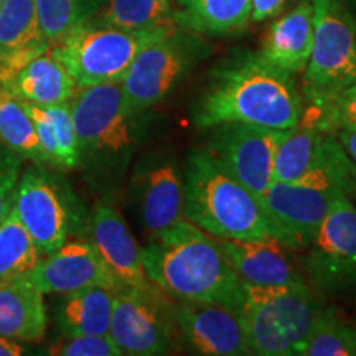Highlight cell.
I'll return each mask as SVG.
<instances>
[{
	"label": "cell",
	"instance_id": "38",
	"mask_svg": "<svg viewBox=\"0 0 356 356\" xmlns=\"http://www.w3.org/2000/svg\"><path fill=\"white\" fill-rule=\"evenodd\" d=\"M25 353V346L20 341L0 335V356H20Z\"/></svg>",
	"mask_w": 356,
	"mask_h": 356
},
{
	"label": "cell",
	"instance_id": "33",
	"mask_svg": "<svg viewBox=\"0 0 356 356\" xmlns=\"http://www.w3.org/2000/svg\"><path fill=\"white\" fill-rule=\"evenodd\" d=\"M106 0H35L40 25L48 42L55 43L70 30L96 15Z\"/></svg>",
	"mask_w": 356,
	"mask_h": 356
},
{
	"label": "cell",
	"instance_id": "29",
	"mask_svg": "<svg viewBox=\"0 0 356 356\" xmlns=\"http://www.w3.org/2000/svg\"><path fill=\"white\" fill-rule=\"evenodd\" d=\"M95 19L124 30H145L175 24L170 0H106Z\"/></svg>",
	"mask_w": 356,
	"mask_h": 356
},
{
	"label": "cell",
	"instance_id": "13",
	"mask_svg": "<svg viewBox=\"0 0 356 356\" xmlns=\"http://www.w3.org/2000/svg\"><path fill=\"white\" fill-rule=\"evenodd\" d=\"M177 327L195 353L207 356L252 355L239 312L211 302H177Z\"/></svg>",
	"mask_w": 356,
	"mask_h": 356
},
{
	"label": "cell",
	"instance_id": "10",
	"mask_svg": "<svg viewBox=\"0 0 356 356\" xmlns=\"http://www.w3.org/2000/svg\"><path fill=\"white\" fill-rule=\"evenodd\" d=\"M208 131L204 149L259 198L274 181L275 150L287 131L243 122L218 124Z\"/></svg>",
	"mask_w": 356,
	"mask_h": 356
},
{
	"label": "cell",
	"instance_id": "22",
	"mask_svg": "<svg viewBox=\"0 0 356 356\" xmlns=\"http://www.w3.org/2000/svg\"><path fill=\"white\" fill-rule=\"evenodd\" d=\"M44 293L29 275L0 284V335L35 343L47 333Z\"/></svg>",
	"mask_w": 356,
	"mask_h": 356
},
{
	"label": "cell",
	"instance_id": "25",
	"mask_svg": "<svg viewBox=\"0 0 356 356\" xmlns=\"http://www.w3.org/2000/svg\"><path fill=\"white\" fill-rule=\"evenodd\" d=\"M24 104L35 124L47 162L63 168L76 167L81 150L68 102L55 106Z\"/></svg>",
	"mask_w": 356,
	"mask_h": 356
},
{
	"label": "cell",
	"instance_id": "39",
	"mask_svg": "<svg viewBox=\"0 0 356 356\" xmlns=\"http://www.w3.org/2000/svg\"><path fill=\"white\" fill-rule=\"evenodd\" d=\"M345 3H346V7L350 8V12L353 13V17L356 20V0H345Z\"/></svg>",
	"mask_w": 356,
	"mask_h": 356
},
{
	"label": "cell",
	"instance_id": "11",
	"mask_svg": "<svg viewBox=\"0 0 356 356\" xmlns=\"http://www.w3.org/2000/svg\"><path fill=\"white\" fill-rule=\"evenodd\" d=\"M340 197L333 191L302 184L273 181L259 197L269 220L273 239L280 246L304 251L314 243L332 204Z\"/></svg>",
	"mask_w": 356,
	"mask_h": 356
},
{
	"label": "cell",
	"instance_id": "1",
	"mask_svg": "<svg viewBox=\"0 0 356 356\" xmlns=\"http://www.w3.org/2000/svg\"><path fill=\"white\" fill-rule=\"evenodd\" d=\"M302 99L293 74L269 63L259 51H236L213 70L193 122L198 129L243 122L289 131L300 122Z\"/></svg>",
	"mask_w": 356,
	"mask_h": 356
},
{
	"label": "cell",
	"instance_id": "18",
	"mask_svg": "<svg viewBox=\"0 0 356 356\" xmlns=\"http://www.w3.org/2000/svg\"><path fill=\"white\" fill-rule=\"evenodd\" d=\"M231 267L246 286L300 287L307 286L284 246L274 239H218Z\"/></svg>",
	"mask_w": 356,
	"mask_h": 356
},
{
	"label": "cell",
	"instance_id": "34",
	"mask_svg": "<svg viewBox=\"0 0 356 356\" xmlns=\"http://www.w3.org/2000/svg\"><path fill=\"white\" fill-rule=\"evenodd\" d=\"M48 355L55 356H121L111 335H63L51 345Z\"/></svg>",
	"mask_w": 356,
	"mask_h": 356
},
{
	"label": "cell",
	"instance_id": "26",
	"mask_svg": "<svg viewBox=\"0 0 356 356\" xmlns=\"http://www.w3.org/2000/svg\"><path fill=\"white\" fill-rule=\"evenodd\" d=\"M297 184L345 195L356 202V163L333 134L320 132L309 167Z\"/></svg>",
	"mask_w": 356,
	"mask_h": 356
},
{
	"label": "cell",
	"instance_id": "6",
	"mask_svg": "<svg viewBox=\"0 0 356 356\" xmlns=\"http://www.w3.org/2000/svg\"><path fill=\"white\" fill-rule=\"evenodd\" d=\"M207 55L208 47L200 35L180 26L145 44L119 81L129 109L140 114L162 102L186 71Z\"/></svg>",
	"mask_w": 356,
	"mask_h": 356
},
{
	"label": "cell",
	"instance_id": "36",
	"mask_svg": "<svg viewBox=\"0 0 356 356\" xmlns=\"http://www.w3.org/2000/svg\"><path fill=\"white\" fill-rule=\"evenodd\" d=\"M287 0H252L251 20L259 24V22L269 20L282 10Z\"/></svg>",
	"mask_w": 356,
	"mask_h": 356
},
{
	"label": "cell",
	"instance_id": "2",
	"mask_svg": "<svg viewBox=\"0 0 356 356\" xmlns=\"http://www.w3.org/2000/svg\"><path fill=\"white\" fill-rule=\"evenodd\" d=\"M150 282L175 302H211L241 314L244 284L220 241L188 220L140 249Z\"/></svg>",
	"mask_w": 356,
	"mask_h": 356
},
{
	"label": "cell",
	"instance_id": "17",
	"mask_svg": "<svg viewBox=\"0 0 356 356\" xmlns=\"http://www.w3.org/2000/svg\"><path fill=\"white\" fill-rule=\"evenodd\" d=\"M139 202L142 222L152 239L160 238L178 221L185 220L184 173L177 160L159 157L142 168Z\"/></svg>",
	"mask_w": 356,
	"mask_h": 356
},
{
	"label": "cell",
	"instance_id": "3",
	"mask_svg": "<svg viewBox=\"0 0 356 356\" xmlns=\"http://www.w3.org/2000/svg\"><path fill=\"white\" fill-rule=\"evenodd\" d=\"M185 220L216 239H273L259 198L204 147L186 159Z\"/></svg>",
	"mask_w": 356,
	"mask_h": 356
},
{
	"label": "cell",
	"instance_id": "20",
	"mask_svg": "<svg viewBox=\"0 0 356 356\" xmlns=\"http://www.w3.org/2000/svg\"><path fill=\"white\" fill-rule=\"evenodd\" d=\"M314 44V7L310 0H299L279 17L262 40L261 56L291 74L305 70Z\"/></svg>",
	"mask_w": 356,
	"mask_h": 356
},
{
	"label": "cell",
	"instance_id": "15",
	"mask_svg": "<svg viewBox=\"0 0 356 356\" xmlns=\"http://www.w3.org/2000/svg\"><path fill=\"white\" fill-rule=\"evenodd\" d=\"M30 277L44 296H65L92 286L108 287L115 292L121 289L89 241H65L56 251L40 259Z\"/></svg>",
	"mask_w": 356,
	"mask_h": 356
},
{
	"label": "cell",
	"instance_id": "35",
	"mask_svg": "<svg viewBox=\"0 0 356 356\" xmlns=\"http://www.w3.org/2000/svg\"><path fill=\"white\" fill-rule=\"evenodd\" d=\"M22 159L0 144V225L13 208Z\"/></svg>",
	"mask_w": 356,
	"mask_h": 356
},
{
	"label": "cell",
	"instance_id": "19",
	"mask_svg": "<svg viewBox=\"0 0 356 356\" xmlns=\"http://www.w3.org/2000/svg\"><path fill=\"white\" fill-rule=\"evenodd\" d=\"M50 48L35 0H3L0 6V81Z\"/></svg>",
	"mask_w": 356,
	"mask_h": 356
},
{
	"label": "cell",
	"instance_id": "30",
	"mask_svg": "<svg viewBox=\"0 0 356 356\" xmlns=\"http://www.w3.org/2000/svg\"><path fill=\"white\" fill-rule=\"evenodd\" d=\"M296 356H356V327L327 307Z\"/></svg>",
	"mask_w": 356,
	"mask_h": 356
},
{
	"label": "cell",
	"instance_id": "31",
	"mask_svg": "<svg viewBox=\"0 0 356 356\" xmlns=\"http://www.w3.org/2000/svg\"><path fill=\"white\" fill-rule=\"evenodd\" d=\"M320 131L300 121L280 140L274 159V181L297 184L309 167Z\"/></svg>",
	"mask_w": 356,
	"mask_h": 356
},
{
	"label": "cell",
	"instance_id": "5",
	"mask_svg": "<svg viewBox=\"0 0 356 356\" xmlns=\"http://www.w3.org/2000/svg\"><path fill=\"white\" fill-rule=\"evenodd\" d=\"M327 305L300 287H256L244 284L241 317L252 355L296 356Z\"/></svg>",
	"mask_w": 356,
	"mask_h": 356
},
{
	"label": "cell",
	"instance_id": "37",
	"mask_svg": "<svg viewBox=\"0 0 356 356\" xmlns=\"http://www.w3.org/2000/svg\"><path fill=\"white\" fill-rule=\"evenodd\" d=\"M333 136L340 140V144L343 145L346 154H348L356 163V127L340 129V131H337Z\"/></svg>",
	"mask_w": 356,
	"mask_h": 356
},
{
	"label": "cell",
	"instance_id": "9",
	"mask_svg": "<svg viewBox=\"0 0 356 356\" xmlns=\"http://www.w3.org/2000/svg\"><path fill=\"white\" fill-rule=\"evenodd\" d=\"M79 150L97 157H121L136 145V119L119 83L78 88L70 99Z\"/></svg>",
	"mask_w": 356,
	"mask_h": 356
},
{
	"label": "cell",
	"instance_id": "8",
	"mask_svg": "<svg viewBox=\"0 0 356 356\" xmlns=\"http://www.w3.org/2000/svg\"><path fill=\"white\" fill-rule=\"evenodd\" d=\"M177 304L155 284L115 292L109 335L131 356L167 355L173 343Z\"/></svg>",
	"mask_w": 356,
	"mask_h": 356
},
{
	"label": "cell",
	"instance_id": "16",
	"mask_svg": "<svg viewBox=\"0 0 356 356\" xmlns=\"http://www.w3.org/2000/svg\"><path fill=\"white\" fill-rule=\"evenodd\" d=\"M89 234V243L119 287H149L152 284L144 270L139 244L113 204H96Z\"/></svg>",
	"mask_w": 356,
	"mask_h": 356
},
{
	"label": "cell",
	"instance_id": "27",
	"mask_svg": "<svg viewBox=\"0 0 356 356\" xmlns=\"http://www.w3.org/2000/svg\"><path fill=\"white\" fill-rule=\"evenodd\" d=\"M0 144L35 163H48L24 101L0 88Z\"/></svg>",
	"mask_w": 356,
	"mask_h": 356
},
{
	"label": "cell",
	"instance_id": "40",
	"mask_svg": "<svg viewBox=\"0 0 356 356\" xmlns=\"http://www.w3.org/2000/svg\"><path fill=\"white\" fill-rule=\"evenodd\" d=\"M2 2H3V0H0V6H2Z\"/></svg>",
	"mask_w": 356,
	"mask_h": 356
},
{
	"label": "cell",
	"instance_id": "24",
	"mask_svg": "<svg viewBox=\"0 0 356 356\" xmlns=\"http://www.w3.org/2000/svg\"><path fill=\"white\" fill-rule=\"evenodd\" d=\"M115 291L92 286L65 293L56 309L63 335H109Z\"/></svg>",
	"mask_w": 356,
	"mask_h": 356
},
{
	"label": "cell",
	"instance_id": "21",
	"mask_svg": "<svg viewBox=\"0 0 356 356\" xmlns=\"http://www.w3.org/2000/svg\"><path fill=\"white\" fill-rule=\"evenodd\" d=\"M0 88L24 102L37 106L70 102L78 89L65 66L51 55L50 48L12 71L0 81Z\"/></svg>",
	"mask_w": 356,
	"mask_h": 356
},
{
	"label": "cell",
	"instance_id": "12",
	"mask_svg": "<svg viewBox=\"0 0 356 356\" xmlns=\"http://www.w3.org/2000/svg\"><path fill=\"white\" fill-rule=\"evenodd\" d=\"M307 270L318 287L338 291L356 282V204L340 195L310 244Z\"/></svg>",
	"mask_w": 356,
	"mask_h": 356
},
{
	"label": "cell",
	"instance_id": "4",
	"mask_svg": "<svg viewBox=\"0 0 356 356\" xmlns=\"http://www.w3.org/2000/svg\"><path fill=\"white\" fill-rule=\"evenodd\" d=\"M178 25L124 30L95 17L50 44L51 55L65 66L78 88L119 83L145 44L165 37Z\"/></svg>",
	"mask_w": 356,
	"mask_h": 356
},
{
	"label": "cell",
	"instance_id": "23",
	"mask_svg": "<svg viewBox=\"0 0 356 356\" xmlns=\"http://www.w3.org/2000/svg\"><path fill=\"white\" fill-rule=\"evenodd\" d=\"M173 22L198 35L222 37L243 32L251 20L252 0H177Z\"/></svg>",
	"mask_w": 356,
	"mask_h": 356
},
{
	"label": "cell",
	"instance_id": "14",
	"mask_svg": "<svg viewBox=\"0 0 356 356\" xmlns=\"http://www.w3.org/2000/svg\"><path fill=\"white\" fill-rule=\"evenodd\" d=\"M13 210L42 256L56 251L68 236V211L55 185L38 172L19 178Z\"/></svg>",
	"mask_w": 356,
	"mask_h": 356
},
{
	"label": "cell",
	"instance_id": "32",
	"mask_svg": "<svg viewBox=\"0 0 356 356\" xmlns=\"http://www.w3.org/2000/svg\"><path fill=\"white\" fill-rule=\"evenodd\" d=\"M300 121L310 124L320 132L335 134L340 129L356 127V84L314 96L307 99Z\"/></svg>",
	"mask_w": 356,
	"mask_h": 356
},
{
	"label": "cell",
	"instance_id": "28",
	"mask_svg": "<svg viewBox=\"0 0 356 356\" xmlns=\"http://www.w3.org/2000/svg\"><path fill=\"white\" fill-rule=\"evenodd\" d=\"M42 257L12 208L0 225V284L32 274Z\"/></svg>",
	"mask_w": 356,
	"mask_h": 356
},
{
	"label": "cell",
	"instance_id": "7",
	"mask_svg": "<svg viewBox=\"0 0 356 356\" xmlns=\"http://www.w3.org/2000/svg\"><path fill=\"white\" fill-rule=\"evenodd\" d=\"M314 44L302 79L305 99L356 84V20L345 0H310Z\"/></svg>",
	"mask_w": 356,
	"mask_h": 356
}]
</instances>
